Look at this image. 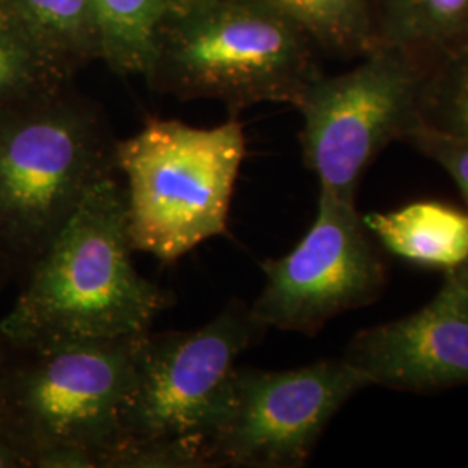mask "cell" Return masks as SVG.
<instances>
[{"label":"cell","instance_id":"4","mask_svg":"<svg viewBox=\"0 0 468 468\" xmlns=\"http://www.w3.org/2000/svg\"><path fill=\"white\" fill-rule=\"evenodd\" d=\"M245 148L238 115L212 129L150 118L137 134L117 141L133 250L174 264L207 239L228 233Z\"/></svg>","mask_w":468,"mask_h":468},{"label":"cell","instance_id":"20","mask_svg":"<svg viewBox=\"0 0 468 468\" xmlns=\"http://www.w3.org/2000/svg\"><path fill=\"white\" fill-rule=\"evenodd\" d=\"M34 468H100V460L84 448L56 444L35 452Z\"/></svg>","mask_w":468,"mask_h":468},{"label":"cell","instance_id":"23","mask_svg":"<svg viewBox=\"0 0 468 468\" xmlns=\"http://www.w3.org/2000/svg\"><path fill=\"white\" fill-rule=\"evenodd\" d=\"M203 2H208V0H168V13H174V15L185 13L200 5Z\"/></svg>","mask_w":468,"mask_h":468},{"label":"cell","instance_id":"10","mask_svg":"<svg viewBox=\"0 0 468 468\" xmlns=\"http://www.w3.org/2000/svg\"><path fill=\"white\" fill-rule=\"evenodd\" d=\"M371 385L429 394L468 385V295L446 272L432 301L354 335L344 354Z\"/></svg>","mask_w":468,"mask_h":468},{"label":"cell","instance_id":"12","mask_svg":"<svg viewBox=\"0 0 468 468\" xmlns=\"http://www.w3.org/2000/svg\"><path fill=\"white\" fill-rule=\"evenodd\" d=\"M0 4L69 73L102 59L94 0H0Z\"/></svg>","mask_w":468,"mask_h":468},{"label":"cell","instance_id":"13","mask_svg":"<svg viewBox=\"0 0 468 468\" xmlns=\"http://www.w3.org/2000/svg\"><path fill=\"white\" fill-rule=\"evenodd\" d=\"M380 42L431 65L468 42V0H377Z\"/></svg>","mask_w":468,"mask_h":468},{"label":"cell","instance_id":"7","mask_svg":"<svg viewBox=\"0 0 468 468\" xmlns=\"http://www.w3.org/2000/svg\"><path fill=\"white\" fill-rule=\"evenodd\" d=\"M266 334L250 305L234 299L197 330L135 336L125 441L187 439L205 448L229 401L238 357Z\"/></svg>","mask_w":468,"mask_h":468},{"label":"cell","instance_id":"6","mask_svg":"<svg viewBox=\"0 0 468 468\" xmlns=\"http://www.w3.org/2000/svg\"><path fill=\"white\" fill-rule=\"evenodd\" d=\"M431 63L385 46L346 73L319 75L295 106L303 118V162L319 191L356 203L371 162L420 123V101Z\"/></svg>","mask_w":468,"mask_h":468},{"label":"cell","instance_id":"24","mask_svg":"<svg viewBox=\"0 0 468 468\" xmlns=\"http://www.w3.org/2000/svg\"><path fill=\"white\" fill-rule=\"evenodd\" d=\"M450 274L460 283V286L465 290V293L468 295V259L462 266L450 271Z\"/></svg>","mask_w":468,"mask_h":468},{"label":"cell","instance_id":"21","mask_svg":"<svg viewBox=\"0 0 468 468\" xmlns=\"http://www.w3.org/2000/svg\"><path fill=\"white\" fill-rule=\"evenodd\" d=\"M0 468H34L32 452L0 411Z\"/></svg>","mask_w":468,"mask_h":468},{"label":"cell","instance_id":"2","mask_svg":"<svg viewBox=\"0 0 468 468\" xmlns=\"http://www.w3.org/2000/svg\"><path fill=\"white\" fill-rule=\"evenodd\" d=\"M117 172L100 108L68 84L0 110V272L25 278L85 197Z\"/></svg>","mask_w":468,"mask_h":468},{"label":"cell","instance_id":"15","mask_svg":"<svg viewBox=\"0 0 468 468\" xmlns=\"http://www.w3.org/2000/svg\"><path fill=\"white\" fill-rule=\"evenodd\" d=\"M71 77L0 4V110L50 94Z\"/></svg>","mask_w":468,"mask_h":468},{"label":"cell","instance_id":"14","mask_svg":"<svg viewBox=\"0 0 468 468\" xmlns=\"http://www.w3.org/2000/svg\"><path fill=\"white\" fill-rule=\"evenodd\" d=\"M295 21L321 49L363 58L382 46L369 0H264Z\"/></svg>","mask_w":468,"mask_h":468},{"label":"cell","instance_id":"1","mask_svg":"<svg viewBox=\"0 0 468 468\" xmlns=\"http://www.w3.org/2000/svg\"><path fill=\"white\" fill-rule=\"evenodd\" d=\"M127 193L96 186L25 274L2 332L17 349L129 340L150 332L174 293L135 271Z\"/></svg>","mask_w":468,"mask_h":468},{"label":"cell","instance_id":"18","mask_svg":"<svg viewBox=\"0 0 468 468\" xmlns=\"http://www.w3.org/2000/svg\"><path fill=\"white\" fill-rule=\"evenodd\" d=\"M102 468H210L205 448L187 439L125 441L102 460Z\"/></svg>","mask_w":468,"mask_h":468},{"label":"cell","instance_id":"5","mask_svg":"<svg viewBox=\"0 0 468 468\" xmlns=\"http://www.w3.org/2000/svg\"><path fill=\"white\" fill-rule=\"evenodd\" d=\"M134 338L16 347L0 380V411L32 460L42 448L71 444L96 452L102 468L104 456L125 441Z\"/></svg>","mask_w":468,"mask_h":468},{"label":"cell","instance_id":"25","mask_svg":"<svg viewBox=\"0 0 468 468\" xmlns=\"http://www.w3.org/2000/svg\"><path fill=\"white\" fill-rule=\"evenodd\" d=\"M4 280H5V278H4V274L0 272V282H4Z\"/></svg>","mask_w":468,"mask_h":468},{"label":"cell","instance_id":"22","mask_svg":"<svg viewBox=\"0 0 468 468\" xmlns=\"http://www.w3.org/2000/svg\"><path fill=\"white\" fill-rule=\"evenodd\" d=\"M15 354H16V346L7 338V335L4 334L0 328V380L9 368Z\"/></svg>","mask_w":468,"mask_h":468},{"label":"cell","instance_id":"17","mask_svg":"<svg viewBox=\"0 0 468 468\" xmlns=\"http://www.w3.org/2000/svg\"><path fill=\"white\" fill-rule=\"evenodd\" d=\"M468 137V42L431 65L420 101V123Z\"/></svg>","mask_w":468,"mask_h":468},{"label":"cell","instance_id":"16","mask_svg":"<svg viewBox=\"0 0 468 468\" xmlns=\"http://www.w3.org/2000/svg\"><path fill=\"white\" fill-rule=\"evenodd\" d=\"M102 34V61L120 75H144L153 38L168 0H94Z\"/></svg>","mask_w":468,"mask_h":468},{"label":"cell","instance_id":"11","mask_svg":"<svg viewBox=\"0 0 468 468\" xmlns=\"http://www.w3.org/2000/svg\"><path fill=\"white\" fill-rule=\"evenodd\" d=\"M385 250L419 268L450 272L468 259V212L437 201H417L363 216Z\"/></svg>","mask_w":468,"mask_h":468},{"label":"cell","instance_id":"9","mask_svg":"<svg viewBox=\"0 0 468 468\" xmlns=\"http://www.w3.org/2000/svg\"><path fill=\"white\" fill-rule=\"evenodd\" d=\"M266 284L250 305L266 328L314 336L384 293L387 264L356 203L319 191L318 210L295 249L262 264Z\"/></svg>","mask_w":468,"mask_h":468},{"label":"cell","instance_id":"3","mask_svg":"<svg viewBox=\"0 0 468 468\" xmlns=\"http://www.w3.org/2000/svg\"><path fill=\"white\" fill-rule=\"evenodd\" d=\"M316 44L264 0H208L160 23L144 71L179 100H216L231 115L259 102L297 106L321 71Z\"/></svg>","mask_w":468,"mask_h":468},{"label":"cell","instance_id":"19","mask_svg":"<svg viewBox=\"0 0 468 468\" xmlns=\"http://www.w3.org/2000/svg\"><path fill=\"white\" fill-rule=\"evenodd\" d=\"M427 158L444 168L458 185L468 205V137L444 134L425 125H417L404 137Z\"/></svg>","mask_w":468,"mask_h":468},{"label":"cell","instance_id":"8","mask_svg":"<svg viewBox=\"0 0 468 468\" xmlns=\"http://www.w3.org/2000/svg\"><path fill=\"white\" fill-rule=\"evenodd\" d=\"M369 385L344 357L284 371L238 367L205 441L210 468L303 467L335 415Z\"/></svg>","mask_w":468,"mask_h":468}]
</instances>
